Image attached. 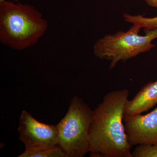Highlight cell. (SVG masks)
I'll use <instances>...</instances> for the list:
<instances>
[{"mask_svg": "<svg viewBox=\"0 0 157 157\" xmlns=\"http://www.w3.org/2000/svg\"><path fill=\"white\" fill-rule=\"evenodd\" d=\"M17 132L26 151L52 148L58 143L56 126L40 122L26 110L20 116Z\"/></svg>", "mask_w": 157, "mask_h": 157, "instance_id": "5b68a950", "label": "cell"}, {"mask_svg": "<svg viewBox=\"0 0 157 157\" xmlns=\"http://www.w3.org/2000/svg\"><path fill=\"white\" fill-rule=\"evenodd\" d=\"M128 90H116L104 96L94 110L89 128L90 157H133L123 123Z\"/></svg>", "mask_w": 157, "mask_h": 157, "instance_id": "6da1fadb", "label": "cell"}, {"mask_svg": "<svg viewBox=\"0 0 157 157\" xmlns=\"http://www.w3.org/2000/svg\"><path fill=\"white\" fill-rule=\"evenodd\" d=\"M156 104L157 81L150 82L144 86L132 100L127 101L124 117L141 114Z\"/></svg>", "mask_w": 157, "mask_h": 157, "instance_id": "52a82bcc", "label": "cell"}, {"mask_svg": "<svg viewBox=\"0 0 157 157\" xmlns=\"http://www.w3.org/2000/svg\"><path fill=\"white\" fill-rule=\"evenodd\" d=\"M47 21L33 6L10 1L0 3V41L23 50L36 44L48 28Z\"/></svg>", "mask_w": 157, "mask_h": 157, "instance_id": "7a4b0ae2", "label": "cell"}, {"mask_svg": "<svg viewBox=\"0 0 157 157\" xmlns=\"http://www.w3.org/2000/svg\"><path fill=\"white\" fill-rule=\"evenodd\" d=\"M123 123L128 141L132 146L157 143V107L146 115L124 117Z\"/></svg>", "mask_w": 157, "mask_h": 157, "instance_id": "8992f818", "label": "cell"}, {"mask_svg": "<svg viewBox=\"0 0 157 157\" xmlns=\"http://www.w3.org/2000/svg\"><path fill=\"white\" fill-rule=\"evenodd\" d=\"M132 155L133 157H157V143L153 145H137Z\"/></svg>", "mask_w": 157, "mask_h": 157, "instance_id": "30bf717a", "label": "cell"}, {"mask_svg": "<svg viewBox=\"0 0 157 157\" xmlns=\"http://www.w3.org/2000/svg\"><path fill=\"white\" fill-rule=\"evenodd\" d=\"M144 1L149 6L156 8L157 9V0H144Z\"/></svg>", "mask_w": 157, "mask_h": 157, "instance_id": "8fae6325", "label": "cell"}, {"mask_svg": "<svg viewBox=\"0 0 157 157\" xmlns=\"http://www.w3.org/2000/svg\"><path fill=\"white\" fill-rule=\"evenodd\" d=\"M6 0H0V3L2 2H5V1H6ZM10 1H14V2H17L18 0H10Z\"/></svg>", "mask_w": 157, "mask_h": 157, "instance_id": "7c38bea8", "label": "cell"}, {"mask_svg": "<svg viewBox=\"0 0 157 157\" xmlns=\"http://www.w3.org/2000/svg\"><path fill=\"white\" fill-rule=\"evenodd\" d=\"M17 157H66V154L58 145L52 148L34 151H25Z\"/></svg>", "mask_w": 157, "mask_h": 157, "instance_id": "9c48e42d", "label": "cell"}, {"mask_svg": "<svg viewBox=\"0 0 157 157\" xmlns=\"http://www.w3.org/2000/svg\"><path fill=\"white\" fill-rule=\"evenodd\" d=\"M94 110L81 98L75 96L66 115L56 125L58 145L66 157H83L89 152V128Z\"/></svg>", "mask_w": 157, "mask_h": 157, "instance_id": "3957f363", "label": "cell"}, {"mask_svg": "<svg viewBox=\"0 0 157 157\" xmlns=\"http://www.w3.org/2000/svg\"><path fill=\"white\" fill-rule=\"evenodd\" d=\"M126 22L132 24L146 29H152L157 28V16L152 17H145L143 15H131L124 13L123 15Z\"/></svg>", "mask_w": 157, "mask_h": 157, "instance_id": "ba28073f", "label": "cell"}, {"mask_svg": "<svg viewBox=\"0 0 157 157\" xmlns=\"http://www.w3.org/2000/svg\"><path fill=\"white\" fill-rule=\"evenodd\" d=\"M140 29L132 25L126 32L105 35L94 45L95 55L98 58L110 61L109 70H112L118 62L126 61L148 52L155 46L152 41L157 39V28L146 29L144 35H139Z\"/></svg>", "mask_w": 157, "mask_h": 157, "instance_id": "277c9868", "label": "cell"}]
</instances>
